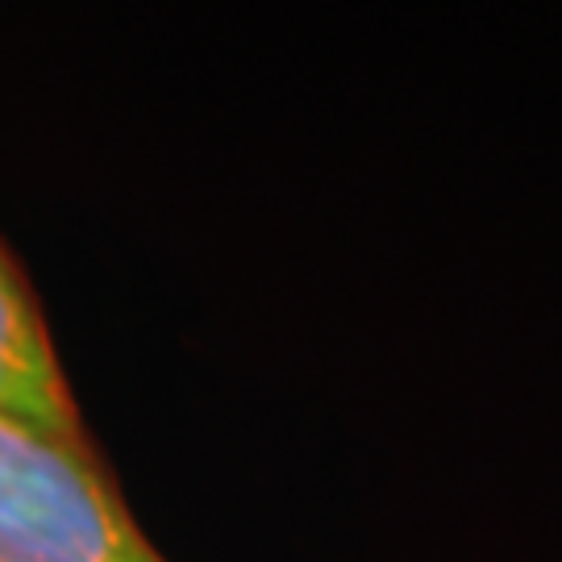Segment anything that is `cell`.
Returning <instances> with one entry per match:
<instances>
[{
	"mask_svg": "<svg viewBox=\"0 0 562 562\" xmlns=\"http://www.w3.org/2000/svg\"><path fill=\"white\" fill-rule=\"evenodd\" d=\"M0 562H167L134 521L97 446L0 417Z\"/></svg>",
	"mask_w": 562,
	"mask_h": 562,
	"instance_id": "1",
	"label": "cell"
},
{
	"mask_svg": "<svg viewBox=\"0 0 562 562\" xmlns=\"http://www.w3.org/2000/svg\"><path fill=\"white\" fill-rule=\"evenodd\" d=\"M0 417L55 442L92 446L88 425L46 334L42 308L13 255L0 246Z\"/></svg>",
	"mask_w": 562,
	"mask_h": 562,
	"instance_id": "2",
	"label": "cell"
}]
</instances>
